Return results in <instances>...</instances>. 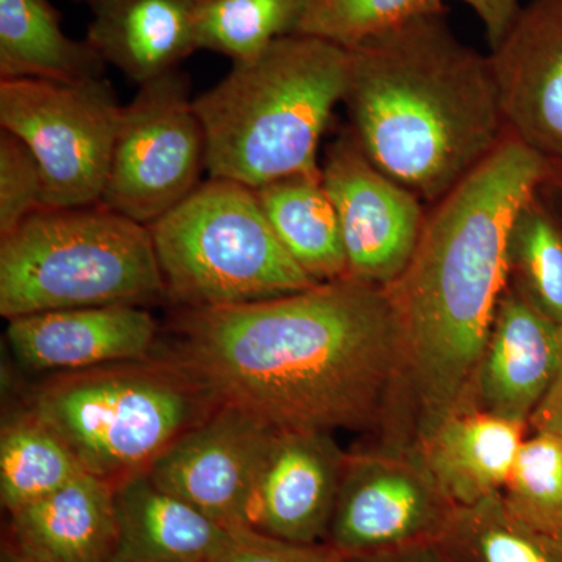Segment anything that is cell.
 I'll use <instances>...</instances> for the list:
<instances>
[{
	"mask_svg": "<svg viewBox=\"0 0 562 562\" xmlns=\"http://www.w3.org/2000/svg\"><path fill=\"white\" fill-rule=\"evenodd\" d=\"M85 472L60 436L33 414L3 425L0 498L10 514L52 494Z\"/></svg>",
	"mask_w": 562,
	"mask_h": 562,
	"instance_id": "cb8c5ba5",
	"label": "cell"
},
{
	"mask_svg": "<svg viewBox=\"0 0 562 562\" xmlns=\"http://www.w3.org/2000/svg\"><path fill=\"white\" fill-rule=\"evenodd\" d=\"M543 184L513 222L509 277L528 302L562 325V213Z\"/></svg>",
	"mask_w": 562,
	"mask_h": 562,
	"instance_id": "d4e9b609",
	"label": "cell"
},
{
	"mask_svg": "<svg viewBox=\"0 0 562 562\" xmlns=\"http://www.w3.org/2000/svg\"><path fill=\"white\" fill-rule=\"evenodd\" d=\"M530 422L536 431L550 432L562 441V361L552 387L531 414Z\"/></svg>",
	"mask_w": 562,
	"mask_h": 562,
	"instance_id": "1f68e13d",
	"label": "cell"
},
{
	"mask_svg": "<svg viewBox=\"0 0 562 562\" xmlns=\"http://www.w3.org/2000/svg\"><path fill=\"white\" fill-rule=\"evenodd\" d=\"M330 543H294L251 528L232 530L210 562H344Z\"/></svg>",
	"mask_w": 562,
	"mask_h": 562,
	"instance_id": "f546056e",
	"label": "cell"
},
{
	"mask_svg": "<svg viewBox=\"0 0 562 562\" xmlns=\"http://www.w3.org/2000/svg\"><path fill=\"white\" fill-rule=\"evenodd\" d=\"M116 517L110 562H210L232 531L160 490L147 472L116 484Z\"/></svg>",
	"mask_w": 562,
	"mask_h": 562,
	"instance_id": "ffe728a7",
	"label": "cell"
},
{
	"mask_svg": "<svg viewBox=\"0 0 562 562\" xmlns=\"http://www.w3.org/2000/svg\"><path fill=\"white\" fill-rule=\"evenodd\" d=\"M349 50L314 36H284L194 99L210 179L251 190L319 176V144L346 94Z\"/></svg>",
	"mask_w": 562,
	"mask_h": 562,
	"instance_id": "277c9868",
	"label": "cell"
},
{
	"mask_svg": "<svg viewBox=\"0 0 562 562\" xmlns=\"http://www.w3.org/2000/svg\"><path fill=\"white\" fill-rule=\"evenodd\" d=\"M321 171L341 225L347 279L390 286L419 243L424 202L383 172L350 128L325 151Z\"/></svg>",
	"mask_w": 562,
	"mask_h": 562,
	"instance_id": "8fae6325",
	"label": "cell"
},
{
	"mask_svg": "<svg viewBox=\"0 0 562 562\" xmlns=\"http://www.w3.org/2000/svg\"><path fill=\"white\" fill-rule=\"evenodd\" d=\"M344 562H450L439 547H417L402 552L376 554V557L351 558Z\"/></svg>",
	"mask_w": 562,
	"mask_h": 562,
	"instance_id": "d6a6232c",
	"label": "cell"
},
{
	"mask_svg": "<svg viewBox=\"0 0 562 562\" xmlns=\"http://www.w3.org/2000/svg\"><path fill=\"white\" fill-rule=\"evenodd\" d=\"M342 103L366 155L430 205L508 135L490 55L462 43L446 14L350 49Z\"/></svg>",
	"mask_w": 562,
	"mask_h": 562,
	"instance_id": "3957f363",
	"label": "cell"
},
{
	"mask_svg": "<svg viewBox=\"0 0 562 562\" xmlns=\"http://www.w3.org/2000/svg\"><path fill=\"white\" fill-rule=\"evenodd\" d=\"M436 14H446L443 0H308L297 33L350 50Z\"/></svg>",
	"mask_w": 562,
	"mask_h": 562,
	"instance_id": "4316f807",
	"label": "cell"
},
{
	"mask_svg": "<svg viewBox=\"0 0 562 562\" xmlns=\"http://www.w3.org/2000/svg\"><path fill=\"white\" fill-rule=\"evenodd\" d=\"M205 133L179 69L139 87L122 109L101 205L149 225L201 184Z\"/></svg>",
	"mask_w": 562,
	"mask_h": 562,
	"instance_id": "9c48e42d",
	"label": "cell"
},
{
	"mask_svg": "<svg viewBox=\"0 0 562 562\" xmlns=\"http://www.w3.org/2000/svg\"><path fill=\"white\" fill-rule=\"evenodd\" d=\"M122 109L103 77L0 80V125L38 161L46 209L101 203Z\"/></svg>",
	"mask_w": 562,
	"mask_h": 562,
	"instance_id": "ba28073f",
	"label": "cell"
},
{
	"mask_svg": "<svg viewBox=\"0 0 562 562\" xmlns=\"http://www.w3.org/2000/svg\"><path fill=\"white\" fill-rule=\"evenodd\" d=\"M562 361V325L539 312L508 281L503 291L472 401L486 412L528 422L557 379Z\"/></svg>",
	"mask_w": 562,
	"mask_h": 562,
	"instance_id": "2e32d148",
	"label": "cell"
},
{
	"mask_svg": "<svg viewBox=\"0 0 562 562\" xmlns=\"http://www.w3.org/2000/svg\"><path fill=\"white\" fill-rule=\"evenodd\" d=\"M502 494L531 522L562 535L561 439L542 431L525 439Z\"/></svg>",
	"mask_w": 562,
	"mask_h": 562,
	"instance_id": "83f0119b",
	"label": "cell"
},
{
	"mask_svg": "<svg viewBox=\"0 0 562 562\" xmlns=\"http://www.w3.org/2000/svg\"><path fill=\"white\" fill-rule=\"evenodd\" d=\"M346 460L330 432L276 430L255 484L249 528L281 541L327 542Z\"/></svg>",
	"mask_w": 562,
	"mask_h": 562,
	"instance_id": "5bb4252c",
	"label": "cell"
},
{
	"mask_svg": "<svg viewBox=\"0 0 562 562\" xmlns=\"http://www.w3.org/2000/svg\"><path fill=\"white\" fill-rule=\"evenodd\" d=\"M525 425L472 403L420 431L417 458L453 505H475L505 487L522 449Z\"/></svg>",
	"mask_w": 562,
	"mask_h": 562,
	"instance_id": "e0dca14e",
	"label": "cell"
},
{
	"mask_svg": "<svg viewBox=\"0 0 562 562\" xmlns=\"http://www.w3.org/2000/svg\"><path fill=\"white\" fill-rule=\"evenodd\" d=\"M308 0H195L199 50L233 63L260 57L271 44L295 35Z\"/></svg>",
	"mask_w": 562,
	"mask_h": 562,
	"instance_id": "484cf974",
	"label": "cell"
},
{
	"mask_svg": "<svg viewBox=\"0 0 562 562\" xmlns=\"http://www.w3.org/2000/svg\"><path fill=\"white\" fill-rule=\"evenodd\" d=\"M166 297L180 308H222L316 286L281 246L257 192L210 179L149 225Z\"/></svg>",
	"mask_w": 562,
	"mask_h": 562,
	"instance_id": "52a82bcc",
	"label": "cell"
},
{
	"mask_svg": "<svg viewBox=\"0 0 562 562\" xmlns=\"http://www.w3.org/2000/svg\"><path fill=\"white\" fill-rule=\"evenodd\" d=\"M162 297L149 227L101 203L40 211L0 238V314L7 321Z\"/></svg>",
	"mask_w": 562,
	"mask_h": 562,
	"instance_id": "5b68a950",
	"label": "cell"
},
{
	"mask_svg": "<svg viewBox=\"0 0 562 562\" xmlns=\"http://www.w3.org/2000/svg\"><path fill=\"white\" fill-rule=\"evenodd\" d=\"M105 63L88 41L70 40L49 0H0V80L83 81Z\"/></svg>",
	"mask_w": 562,
	"mask_h": 562,
	"instance_id": "7402d4cb",
	"label": "cell"
},
{
	"mask_svg": "<svg viewBox=\"0 0 562 562\" xmlns=\"http://www.w3.org/2000/svg\"><path fill=\"white\" fill-rule=\"evenodd\" d=\"M9 549L33 562H110L116 546V486L81 472L10 514Z\"/></svg>",
	"mask_w": 562,
	"mask_h": 562,
	"instance_id": "ac0fdd59",
	"label": "cell"
},
{
	"mask_svg": "<svg viewBox=\"0 0 562 562\" xmlns=\"http://www.w3.org/2000/svg\"><path fill=\"white\" fill-rule=\"evenodd\" d=\"M277 428L217 405L150 465L151 482L227 530L249 528L251 497Z\"/></svg>",
	"mask_w": 562,
	"mask_h": 562,
	"instance_id": "7c38bea8",
	"label": "cell"
},
{
	"mask_svg": "<svg viewBox=\"0 0 562 562\" xmlns=\"http://www.w3.org/2000/svg\"><path fill=\"white\" fill-rule=\"evenodd\" d=\"M91 10L88 43L139 87L199 50L195 0H98Z\"/></svg>",
	"mask_w": 562,
	"mask_h": 562,
	"instance_id": "d6986e66",
	"label": "cell"
},
{
	"mask_svg": "<svg viewBox=\"0 0 562 562\" xmlns=\"http://www.w3.org/2000/svg\"><path fill=\"white\" fill-rule=\"evenodd\" d=\"M553 169L508 132L428 211L412 260L386 288L401 322L405 383L420 412V431L472 405L495 310L508 286L513 222Z\"/></svg>",
	"mask_w": 562,
	"mask_h": 562,
	"instance_id": "7a4b0ae2",
	"label": "cell"
},
{
	"mask_svg": "<svg viewBox=\"0 0 562 562\" xmlns=\"http://www.w3.org/2000/svg\"><path fill=\"white\" fill-rule=\"evenodd\" d=\"M173 330V364L217 405L277 430L368 427L405 383L390 292L357 280L244 305L180 308Z\"/></svg>",
	"mask_w": 562,
	"mask_h": 562,
	"instance_id": "6da1fadb",
	"label": "cell"
},
{
	"mask_svg": "<svg viewBox=\"0 0 562 562\" xmlns=\"http://www.w3.org/2000/svg\"><path fill=\"white\" fill-rule=\"evenodd\" d=\"M217 403L172 361L103 366L44 384L32 414L52 428L81 468L116 486L149 471Z\"/></svg>",
	"mask_w": 562,
	"mask_h": 562,
	"instance_id": "8992f818",
	"label": "cell"
},
{
	"mask_svg": "<svg viewBox=\"0 0 562 562\" xmlns=\"http://www.w3.org/2000/svg\"><path fill=\"white\" fill-rule=\"evenodd\" d=\"M81 2L90 3V7H91V5H92V3L98 2V0H81Z\"/></svg>",
	"mask_w": 562,
	"mask_h": 562,
	"instance_id": "d590c367",
	"label": "cell"
},
{
	"mask_svg": "<svg viewBox=\"0 0 562 562\" xmlns=\"http://www.w3.org/2000/svg\"><path fill=\"white\" fill-rule=\"evenodd\" d=\"M454 509L417 454H347L327 543L346 560L439 547Z\"/></svg>",
	"mask_w": 562,
	"mask_h": 562,
	"instance_id": "30bf717a",
	"label": "cell"
},
{
	"mask_svg": "<svg viewBox=\"0 0 562 562\" xmlns=\"http://www.w3.org/2000/svg\"><path fill=\"white\" fill-rule=\"evenodd\" d=\"M2 562H33L31 560H25V558L20 557V554L14 553L13 550H10L7 547L5 552H3Z\"/></svg>",
	"mask_w": 562,
	"mask_h": 562,
	"instance_id": "e575fe53",
	"label": "cell"
},
{
	"mask_svg": "<svg viewBox=\"0 0 562 562\" xmlns=\"http://www.w3.org/2000/svg\"><path fill=\"white\" fill-rule=\"evenodd\" d=\"M543 190L562 213V162H554L552 177L543 184Z\"/></svg>",
	"mask_w": 562,
	"mask_h": 562,
	"instance_id": "836d02e7",
	"label": "cell"
},
{
	"mask_svg": "<svg viewBox=\"0 0 562 562\" xmlns=\"http://www.w3.org/2000/svg\"><path fill=\"white\" fill-rule=\"evenodd\" d=\"M461 2L471 7L482 21L491 49L498 46V43L505 38L522 9L519 0H461Z\"/></svg>",
	"mask_w": 562,
	"mask_h": 562,
	"instance_id": "4dcf8cb0",
	"label": "cell"
},
{
	"mask_svg": "<svg viewBox=\"0 0 562 562\" xmlns=\"http://www.w3.org/2000/svg\"><path fill=\"white\" fill-rule=\"evenodd\" d=\"M154 316L136 305L87 306L9 321L7 339L31 371L80 372L139 361L157 344Z\"/></svg>",
	"mask_w": 562,
	"mask_h": 562,
	"instance_id": "9a60e30c",
	"label": "cell"
},
{
	"mask_svg": "<svg viewBox=\"0 0 562 562\" xmlns=\"http://www.w3.org/2000/svg\"><path fill=\"white\" fill-rule=\"evenodd\" d=\"M490 60L508 132L562 162V0H528Z\"/></svg>",
	"mask_w": 562,
	"mask_h": 562,
	"instance_id": "4fadbf2b",
	"label": "cell"
},
{
	"mask_svg": "<svg viewBox=\"0 0 562 562\" xmlns=\"http://www.w3.org/2000/svg\"><path fill=\"white\" fill-rule=\"evenodd\" d=\"M439 549L464 562H562V535L517 513L501 491L457 506Z\"/></svg>",
	"mask_w": 562,
	"mask_h": 562,
	"instance_id": "603a6c76",
	"label": "cell"
},
{
	"mask_svg": "<svg viewBox=\"0 0 562 562\" xmlns=\"http://www.w3.org/2000/svg\"><path fill=\"white\" fill-rule=\"evenodd\" d=\"M273 233L317 284L347 279L341 225L319 176H292L255 190Z\"/></svg>",
	"mask_w": 562,
	"mask_h": 562,
	"instance_id": "44dd1931",
	"label": "cell"
},
{
	"mask_svg": "<svg viewBox=\"0 0 562 562\" xmlns=\"http://www.w3.org/2000/svg\"><path fill=\"white\" fill-rule=\"evenodd\" d=\"M46 210L43 172L31 149L11 133H0V238Z\"/></svg>",
	"mask_w": 562,
	"mask_h": 562,
	"instance_id": "f1b7e54d",
	"label": "cell"
}]
</instances>
